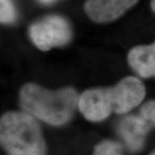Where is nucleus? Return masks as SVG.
<instances>
[{
    "mask_svg": "<svg viewBox=\"0 0 155 155\" xmlns=\"http://www.w3.org/2000/svg\"><path fill=\"white\" fill-rule=\"evenodd\" d=\"M127 61L140 76L155 77V42L134 48L128 53Z\"/></svg>",
    "mask_w": 155,
    "mask_h": 155,
    "instance_id": "obj_7",
    "label": "nucleus"
},
{
    "mask_svg": "<svg viewBox=\"0 0 155 155\" xmlns=\"http://www.w3.org/2000/svg\"><path fill=\"white\" fill-rule=\"evenodd\" d=\"M140 114H141L145 118L155 127V101H149L146 103L141 107Z\"/></svg>",
    "mask_w": 155,
    "mask_h": 155,
    "instance_id": "obj_10",
    "label": "nucleus"
},
{
    "mask_svg": "<svg viewBox=\"0 0 155 155\" xmlns=\"http://www.w3.org/2000/svg\"><path fill=\"white\" fill-rule=\"evenodd\" d=\"M41 3H43V4H50V3H52V2H54V1H55V0H40Z\"/></svg>",
    "mask_w": 155,
    "mask_h": 155,
    "instance_id": "obj_11",
    "label": "nucleus"
},
{
    "mask_svg": "<svg viewBox=\"0 0 155 155\" xmlns=\"http://www.w3.org/2000/svg\"><path fill=\"white\" fill-rule=\"evenodd\" d=\"M138 0H88L84 11L96 22H109L123 15Z\"/></svg>",
    "mask_w": 155,
    "mask_h": 155,
    "instance_id": "obj_5",
    "label": "nucleus"
},
{
    "mask_svg": "<svg viewBox=\"0 0 155 155\" xmlns=\"http://www.w3.org/2000/svg\"><path fill=\"white\" fill-rule=\"evenodd\" d=\"M78 101L77 91L69 87L49 91L35 84H27L20 91V103L25 110L56 126L71 119Z\"/></svg>",
    "mask_w": 155,
    "mask_h": 155,
    "instance_id": "obj_2",
    "label": "nucleus"
},
{
    "mask_svg": "<svg viewBox=\"0 0 155 155\" xmlns=\"http://www.w3.org/2000/svg\"><path fill=\"white\" fill-rule=\"evenodd\" d=\"M0 19L3 23H11L16 18V11L11 0H0Z\"/></svg>",
    "mask_w": 155,
    "mask_h": 155,
    "instance_id": "obj_8",
    "label": "nucleus"
},
{
    "mask_svg": "<svg viewBox=\"0 0 155 155\" xmlns=\"http://www.w3.org/2000/svg\"><path fill=\"white\" fill-rule=\"evenodd\" d=\"M146 95L140 80L126 77L110 88L85 91L79 97L78 108L84 116L91 122L103 121L111 112L127 113L139 105Z\"/></svg>",
    "mask_w": 155,
    "mask_h": 155,
    "instance_id": "obj_1",
    "label": "nucleus"
},
{
    "mask_svg": "<svg viewBox=\"0 0 155 155\" xmlns=\"http://www.w3.org/2000/svg\"><path fill=\"white\" fill-rule=\"evenodd\" d=\"M29 36L38 48L48 51L67 44L72 37V30L63 17L50 16L32 24L29 28Z\"/></svg>",
    "mask_w": 155,
    "mask_h": 155,
    "instance_id": "obj_4",
    "label": "nucleus"
},
{
    "mask_svg": "<svg viewBox=\"0 0 155 155\" xmlns=\"http://www.w3.org/2000/svg\"><path fill=\"white\" fill-rule=\"evenodd\" d=\"M2 146L14 155H44L45 142L33 116L23 112L5 114L0 123Z\"/></svg>",
    "mask_w": 155,
    "mask_h": 155,
    "instance_id": "obj_3",
    "label": "nucleus"
},
{
    "mask_svg": "<svg viewBox=\"0 0 155 155\" xmlns=\"http://www.w3.org/2000/svg\"><path fill=\"white\" fill-rule=\"evenodd\" d=\"M152 155H155V152H154V153H153V154H152Z\"/></svg>",
    "mask_w": 155,
    "mask_h": 155,
    "instance_id": "obj_13",
    "label": "nucleus"
},
{
    "mask_svg": "<svg viewBox=\"0 0 155 155\" xmlns=\"http://www.w3.org/2000/svg\"><path fill=\"white\" fill-rule=\"evenodd\" d=\"M153 125L141 114L126 117L119 126L120 134L128 148L137 151L143 145L145 136Z\"/></svg>",
    "mask_w": 155,
    "mask_h": 155,
    "instance_id": "obj_6",
    "label": "nucleus"
},
{
    "mask_svg": "<svg viewBox=\"0 0 155 155\" xmlns=\"http://www.w3.org/2000/svg\"><path fill=\"white\" fill-rule=\"evenodd\" d=\"M93 155H122V153L118 144L111 141H104L95 147Z\"/></svg>",
    "mask_w": 155,
    "mask_h": 155,
    "instance_id": "obj_9",
    "label": "nucleus"
},
{
    "mask_svg": "<svg viewBox=\"0 0 155 155\" xmlns=\"http://www.w3.org/2000/svg\"><path fill=\"white\" fill-rule=\"evenodd\" d=\"M151 7H152L153 11L155 12V0H151Z\"/></svg>",
    "mask_w": 155,
    "mask_h": 155,
    "instance_id": "obj_12",
    "label": "nucleus"
}]
</instances>
